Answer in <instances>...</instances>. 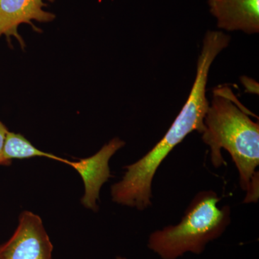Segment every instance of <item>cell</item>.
Returning a JSON list of instances; mask_svg holds the SVG:
<instances>
[{
	"instance_id": "cell-1",
	"label": "cell",
	"mask_w": 259,
	"mask_h": 259,
	"mask_svg": "<svg viewBox=\"0 0 259 259\" xmlns=\"http://www.w3.org/2000/svg\"><path fill=\"white\" fill-rule=\"evenodd\" d=\"M230 41L231 37L221 30L206 32L190 96L171 127L152 149L139 161L124 167L126 171L122 180L111 187L114 202L139 210L152 205L153 180L162 162L191 133L197 131L202 134L205 130L204 120L209 105L206 96L209 69Z\"/></svg>"
},
{
	"instance_id": "cell-2",
	"label": "cell",
	"mask_w": 259,
	"mask_h": 259,
	"mask_svg": "<svg viewBox=\"0 0 259 259\" xmlns=\"http://www.w3.org/2000/svg\"><path fill=\"white\" fill-rule=\"evenodd\" d=\"M257 117L240 103L231 89L219 87L213 90L211 103L204 117L205 130L202 139L210 148L211 163L214 168L226 165L221 150L231 155L238 175L242 190L247 192L245 203L258 199L259 123Z\"/></svg>"
},
{
	"instance_id": "cell-3",
	"label": "cell",
	"mask_w": 259,
	"mask_h": 259,
	"mask_svg": "<svg viewBox=\"0 0 259 259\" xmlns=\"http://www.w3.org/2000/svg\"><path fill=\"white\" fill-rule=\"evenodd\" d=\"M221 199L212 190L198 192L178 224L150 235L148 248L161 259H177L187 252L203 253L207 243L222 236L231 222V207H218Z\"/></svg>"
},
{
	"instance_id": "cell-4",
	"label": "cell",
	"mask_w": 259,
	"mask_h": 259,
	"mask_svg": "<svg viewBox=\"0 0 259 259\" xmlns=\"http://www.w3.org/2000/svg\"><path fill=\"white\" fill-rule=\"evenodd\" d=\"M53 249L42 220L25 211L13 236L0 245V259H52Z\"/></svg>"
},
{
	"instance_id": "cell-5",
	"label": "cell",
	"mask_w": 259,
	"mask_h": 259,
	"mask_svg": "<svg viewBox=\"0 0 259 259\" xmlns=\"http://www.w3.org/2000/svg\"><path fill=\"white\" fill-rule=\"evenodd\" d=\"M125 143L119 138L112 139L93 156L77 161H69L68 165L79 174L83 182L85 193L81 204L86 208L98 210L97 201L100 199L102 186L112 177L109 161Z\"/></svg>"
},
{
	"instance_id": "cell-6",
	"label": "cell",
	"mask_w": 259,
	"mask_h": 259,
	"mask_svg": "<svg viewBox=\"0 0 259 259\" xmlns=\"http://www.w3.org/2000/svg\"><path fill=\"white\" fill-rule=\"evenodd\" d=\"M47 1L54 0H0V37H6L10 46L11 37H15L25 49V42L18 32L20 25L28 24L35 31L41 32L32 22L50 23L56 18L54 13L44 10Z\"/></svg>"
},
{
	"instance_id": "cell-7",
	"label": "cell",
	"mask_w": 259,
	"mask_h": 259,
	"mask_svg": "<svg viewBox=\"0 0 259 259\" xmlns=\"http://www.w3.org/2000/svg\"><path fill=\"white\" fill-rule=\"evenodd\" d=\"M208 5L221 30L258 33L259 0H208Z\"/></svg>"
},
{
	"instance_id": "cell-8",
	"label": "cell",
	"mask_w": 259,
	"mask_h": 259,
	"mask_svg": "<svg viewBox=\"0 0 259 259\" xmlns=\"http://www.w3.org/2000/svg\"><path fill=\"white\" fill-rule=\"evenodd\" d=\"M33 157H46L68 164L69 160L51 153L44 152L35 148L23 135L8 132L0 155V166H9L13 159H24Z\"/></svg>"
},
{
	"instance_id": "cell-9",
	"label": "cell",
	"mask_w": 259,
	"mask_h": 259,
	"mask_svg": "<svg viewBox=\"0 0 259 259\" xmlns=\"http://www.w3.org/2000/svg\"><path fill=\"white\" fill-rule=\"evenodd\" d=\"M8 132H9V131L7 128L6 126L0 120V155H1L2 151H3V147H4L5 140H6Z\"/></svg>"
},
{
	"instance_id": "cell-10",
	"label": "cell",
	"mask_w": 259,
	"mask_h": 259,
	"mask_svg": "<svg viewBox=\"0 0 259 259\" xmlns=\"http://www.w3.org/2000/svg\"><path fill=\"white\" fill-rule=\"evenodd\" d=\"M116 259H127V258H124V257L117 256V257H116Z\"/></svg>"
}]
</instances>
